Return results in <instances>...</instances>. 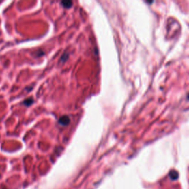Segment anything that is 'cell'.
I'll return each mask as SVG.
<instances>
[{
  "label": "cell",
  "instance_id": "5b68a950",
  "mask_svg": "<svg viewBox=\"0 0 189 189\" xmlns=\"http://www.w3.org/2000/svg\"><path fill=\"white\" fill-rule=\"evenodd\" d=\"M0 177H1V175H0Z\"/></svg>",
  "mask_w": 189,
  "mask_h": 189
},
{
  "label": "cell",
  "instance_id": "6da1fadb",
  "mask_svg": "<svg viewBox=\"0 0 189 189\" xmlns=\"http://www.w3.org/2000/svg\"><path fill=\"white\" fill-rule=\"evenodd\" d=\"M70 117H68V116L67 115H64V116H62L61 117L60 119H59V123L60 125L61 126H67L68 125L69 123H70Z\"/></svg>",
  "mask_w": 189,
  "mask_h": 189
},
{
  "label": "cell",
  "instance_id": "3957f363",
  "mask_svg": "<svg viewBox=\"0 0 189 189\" xmlns=\"http://www.w3.org/2000/svg\"><path fill=\"white\" fill-rule=\"evenodd\" d=\"M61 4L66 8H70L72 7V2H71V1H63V2H61Z\"/></svg>",
  "mask_w": 189,
  "mask_h": 189
},
{
  "label": "cell",
  "instance_id": "277c9868",
  "mask_svg": "<svg viewBox=\"0 0 189 189\" xmlns=\"http://www.w3.org/2000/svg\"><path fill=\"white\" fill-rule=\"evenodd\" d=\"M169 175H170V177L172 179H176L178 177V173L176 171H171Z\"/></svg>",
  "mask_w": 189,
  "mask_h": 189
},
{
  "label": "cell",
  "instance_id": "7a4b0ae2",
  "mask_svg": "<svg viewBox=\"0 0 189 189\" xmlns=\"http://www.w3.org/2000/svg\"><path fill=\"white\" fill-rule=\"evenodd\" d=\"M33 104V99L32 98H29L27 99H25L23 102V104L26 106H30Z\"/></svg>",
  "mask_w": 189,
  "mask_h": 189
}]
</instances>
